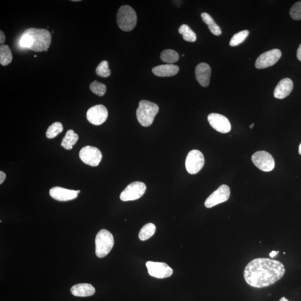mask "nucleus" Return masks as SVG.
I'll return each instance as SVG.
<instances>
[{
  "mask_svg": "<svg viewBox=\"0 0 301 301\" xmlns=\"http://www.w3.org/2000/svg\"><path fill=\"white\" fill-rule=\"evenodd\" d=\"M285 272L281 261L259 258L250 261L245 267L244 278L249 286L261 288L277 282L282 278Z\"/></svg>",
  "mask_w": 301,
  "mask_h": 301,
  "instance_id": "nucleus-1",
  "label": "nucleus"
},
{
  "mask_svg": "<svg viewBox=\"0 0 301 301\" xmlns=\"http://www.w3.org/2000/svg\"><path fill=\"white\" fill-rule=\"evenodd\" d=\"M52 42V35L45 29L29 28L22 33L20 45L37 52H47Z\"/></svg>",
  "mask_w": 301,
  "mask_h": 301,
  "instance_id": "nucleus-2",
  "label": "nucleus"
},
{
  "mask_svg": "<svg viewBox=\"0 0 301 301\" xmlns=\"http://www.w3.org/2000/svg\"><path fill=\"white\" fill-rule=\"evenodd\" d=\"M159 111L157 104L151 101L142 100L140 101L137 109L136 117L140 125L148 127L153 123L155 117Z\"/></svg>",
  "mask_w": 301,
  "mask_h": 301,
  "instance_id": "nucleus-3",
  "label": "nucleus"
},
{
  "mask_svg": "<svg viewBox=\"0 0 301 301\" xmlns=\"http://www.w3.org/2000/svg\"><path fill=\"white\" fill-rule=\"evenodd\" d=\"M138 21L135 11L128 5L121 6L117 14V22L120 28L124 31L134 29Z\"/></svg>",
  "mask_w": 301,
  "mask_h": 301,
  "instance_id": "nucleus-4",
  "label": "nucleus"
},
{
  "mask_svg": "<svg viewBox=\"0 0 301 301\" xmlns=\"http://www.w3.org/2000/svg\"><path fill=\"white\" fill-rule=\"evenodd\" d=\"M95 242L96 256L100 259L108 255L115 244L112 233L105 229H101L98 233Z\"/></svg>",
  "mask_w": 301,
  "mask_h": 301,
  "instance_id": "nucleus-5",
  "label": "nucleus"
},
{
  "mask_svg": "<svg viewBox=\"0 0 301 301\" xmlns=\"http://www.w3.org/2000/svg\"><path fill=\"white\" fill-rule=\"evenodd\" d=\"M146 188V186L143 182L140 181L132 182L120 194V200L123 201L138 200L145 193Z\"/></svg>",
  "mask_w": 301,
  "mask_h": 301,
  "instance_id": "nucleus-6",
  "label": "nucleus"
},
{
  "mask_svg": "<svg viewBox=\"0 0 301 301\" xmlns=\"http://www.w3.org/2000/svg\"><path fill=\"white\" fill-rule=\"evenodd\" d=\"M205 163V159L202 152L197 150H191L187 155L185 166L190 174H197L200 171Z\"/></svg>",
  "mask_w": 301,
  "mask_h": 301,
  "instance_id": "nucleus-7",
  "label": "nucleus"
},
{
  "mask_svg": "<svg viewBox=\"0 0 301 301\" xmlns=\"http://www.w3.org/2000/svg\"><path fill=\"white\" fill-rule=\"evenodd\" d=\"M252 162L261 171L269 172L274 169L275 161L273 156L264 151L256 152L252 156Z\"/></svg>",
  "mask_w": 301,
  "mask_h": 301,
  "instance_id": "nucleus-8",
  "label": "nucleus"
},
{
  "mask_svg": "<svg viewBox=\"0 0 301 301\" xmlns=\"http://www.w3.org/2000/svg\"><path fill=\"white\" fill-rule=\"evenodd\" d=\"M80 158L82 161L87 165L96 167L99 165L102 155L100 151L95 147L85 146L80 152Z\"/></svg>",
  "mask_w": 301,
  "mask_h": 301,
  "instance_id": "nucleus-9",
  "label": "nucleus"
},
{
  "mask_svg": "<svg viewBox=\"0 0 301 301\" xmlns=\"http://www.w3.org/2000/svg\"><path fill=\"white\" fill-rule=\"evenodd\" d=\"M148 274L156 279L168 278L173 274V270L167 264L148 261L146 263Z\"/></svg>",
  "mask_w": 301,
  "mask_h": 301,
  "instance_id": "nucleus-10",
  "label": "nucleus"
},
{
  "mask_svg": "<svg viewBox=\"0 0 301 301\" xmlns=\"http://www.w3.org/2000/svg\"><path fill=\"white\" fill-rule=\"evenodd\" d=\"M282 56L281 50L277 49L267 51L257 58L255 66L256 68L265 69L275 65Z\"/></svg>",
  "mask_w": 301,
  "mask_h": 301,
  "instance_id": "nucleus-11",
  "label": "nucleus"
},
{
  "mask_svg": "<svg viewBox=\"0 0 301 301\" xmlns=\"http://www.w3.org/2000/svg\"><path fill=\"white\" fill-rule=\"evenodd\" d=\"M230 190L228 186L222 185L207 198L205 206L207 208H213L227 201L230 197Z\"/></svg>",
  "mask_w": 301,
  "mask_h": 301,
  "instance_id": "nucleus-12",
  "label": "nucleus"
},
{
  "mask_svg": "<svg viewBox=\"0 0 301 301\" xmlns=\"http://www.w3.org/2000/svg\"><path fill=\"white\" fill-rule=\"evenodd\" d=\"M108 112L103 105H95L89 108L87 112V119L89 122L96 126H99L106 121Z\"/></svg>",
  "mask_w": 301,
  "mask_h": 301,
  "instance_id": "nucleus-13",
  "label": "nucleus"
},
{
  "mask_svg": "<svg viewBox=\"0 0 301 301\" xmlns=\"http://www.w3.org/2000/svg\"><path fill=\"white\" fill-rule=\"evenodd\" d=\"M208 120L210 126L219 132L226 134L231 130V124L223 115L218 113H210L208 117Z\"/></svg>",
  "mask_w": 301,
  "mask_h": 301,
  "instance_id": "nucleus-14",
  "label": "nucleus"
},
{
  "mask_svg": "<svg viewBox=\"0 0 301 301\" xmlns=\"http://www.w3.org/2000/svg\"><path fill=\"white\" fill-rule=\"evenodd\" d=\"M50 197L60 201L74 200L78 197L77 190H69L61 187H54L49 191Z\"/></svg>",
  "mask_w": 301,
  "mask_h": 301,
  "instance_id": "nucleus-15",
  "label": "nucleus"
},
{
  "mask_svg": "<svg viewBox=\"0 0 301 301\" xmlns=\"http://www.w3.org/2000/svg\"><path fill=\"white\" fill-rule=\"evenodd\" d=\"M294 88V83L290 78H284L276 86L274 97L277 99H284L290 95Z\"/></svg>",
  "mask_w": 301,
  "mask_h": 301,
  "instance_id": "nucleus-16",
  "label": "nucleus"
},
{
  "mask_svg": "<svg viewBox=\"0 0 301 301\" xmlns=\"http://www.w3.org/2000/svg\"><path fill=\"white\" fill-rule=\"evenodd\" d=\"M211 76V68L209 65L201 62L195 68V76L202 87H206L209 85Z\"/></svg>",
  "mask_w": 301,
  "mask_h": 301,
  "instance_id": "nucleus-17",
  "label": "nucleus"
},
{
  "mask_svg": "<svg viewBox=\"0 0 301 301\" xmlns=\"http://www.w3.org/2000/svg\"><path fill=\"white\" fill-rule=\"evenodd\" d=\"M179 67L174 64L160 65L152 69L155 76L160 77H173L178 73Z\"/></svg>",
  "mask_w": 301,
  "mask_h": 301,
  "instance_id": "nucleus-18",
  "label": "nucleus"
},
{
  "mask_svg": "<svg viewBox=\"0 0 301 301\" xmlns=\"http://www.w3.org/2000/svg\"><path fill=\"white\" fill-rule=\"evenodd\" d=\"M70 292L73 296L77 297H88L95 294L96 289L92 284L88 283H80L74 285Z\"/></svg>",
  "mask_w": 301,
  "mask_h": 301,
  "instance_id": "nucleus-19",
  "label": "nucleus"
},
{
  "mask_svg": "<svg viewBox=\"0 0 301 301\" xmlns=\"http://www.w3.org/2000/svg\"><path fill=\"white\" fill-rule=\"evenodd\" d=\"M79 140V136L72 130L66 132L64 138L62 140L61 146L67 150H72Z\"/></svg>",
  "mask_w": 301,
  "mask_h": 301,
  "instance_id": "nucleus-20",
  "label": "nucleus"
},
{
  "mask_svg": "<svg viewBox=\"0 0 301 301\" xmlns=\"http://www.w3.org/2000/svg\"><path fill=\"white\" fill-rule=\"evenodd\" d=\"M203 21L209 27L211 33L217 36H220L221 34V30L211 16L208 13H203L201 15Z\"/></svg>",
  "mask_w": 301,
  "mask_h": 301,
  "instance_id": "nucleus-21",
  "label": "nucleus"
},
{
  "mask_svg": "<svg viewBox=\"0 0 301 301\" xmlns=\"http://www.w3.org/2000/svg\"><path fill=\"white\" fill-rule=\"evenodd\" d=\"M13 60V54L9 46L2 45L0 46V63L2 66H7Z\"/></svg>",
  "mask_w": 301,
  "mask_h": 301,
  "instance_id": "nucleus-22",
  "label": "nucleus"
},
{
  "mask_svg": "<svg viewBox=\"0 0 301 301\" xmlns=\"http://www.w3.org/2000/svg\"><path fill=\"white\" fill-rule=\"evenodd\" d=\"M160 58L163 61L173 64L179 60V55L174 50L167 49L163 51Z\"/></svg>",
  "mask_w": 301,
  "mask_h": 301,
  "instance_id": "nucleus-23",
  "label": "nucleus"
},
{
  "mask_svg": "<svg viewBox=\"0 0 301 301\" xmlns=\"http://www.w3.org/2000/svg\"><path fill=\"white\" fill-rule=\"evenodd\" d=\"M156 232V226L154 224L148 223L143 226L139 233V238L140 241H146L153 236Z\"/></svg>",
  "mask_w": 301,
  "mask_h": 301,
  "instance_id": "nucleus-24",
  "label": "nucleus"
},
{
  "mask_svg": "<svg viewBox=\"0 0 301 301\" xmlns=\"http://www.w3.org/2000/svg\"><path fill=\"white\" fill-rule=\"evenodd\" d=\"M179 33L182 35L183 38L186 41L193 42L197 40V35L190 27L183 24L179 27Z\"/></svg>",
  "mask_w": 301,
  "mask_h": 301,
  "instance_id": "nucleus-25",
  "label": "nucleus"
},
{
  "mask_svg": "<svg viewBox=\"0 0 301 301\" xmlns=\"http://www.w3.org/2000/svg\"><path fill=\"white\" fill-rule=\"evenodd\" d=\"M63 130V126L60 122H55L49 127L46 132L47 138L53 139L60 134Z\"/></svg>",
  "mask_w": 301,
  "mask_h": 301,
  "instance_id": "nucleus-26",
  "label": "nucleus"
},
{
  "mask_svg": "<svg viewBox=\"0 0 301 301\" xmlns=\"http://www.w3.org/2000/svg\"><path fill=\"white\" fill-rule=\"evenodd\" d=\"M249 34V31L245 30L234 34L229 42L230 45L231 46H236L241 44L245 40L246 38L248 37Z\"/></svg>",
  "mask_w": 301,
  "mask_h": 301,
  "instance_id": "nucleus-27",
  "label": "nucleus"
},
{
  "mask_svg": "<svg viewBox=\"0 0 301 301\" xmlns=\"http://www.w3.org/2000/svg\"><path fill=\"white\" fill-rule=\"evenodd\" d=\"M89 88L93 93L100 97L103 96L107 91L106 86L97 80L93 81L90 84Z\"/></svg>",
  "mask_w": 301,
  "mask_h": 301,
  "instance_id": "nucleus-28",
  "label": "nucleus"
},
{
  "mask_svg": "<svg viewBox=\"0 0 301 301\" xmlns=\"http://www.w3.org/2000/svg\"><path fill=\"white\" fill-rule=\"evenodd\" d=\"M96 71L98 76L103 78L108 77L111 74V70L109 68L108 62L106 60L101 61L98 65Z\"/></svg>",
  "mask_w": 301,
  "mask_h": 301,
  "instance_id": "nucleus-29",
  "label": "nucleus"
},
{
  "mask_svg": "<svg viewBox=\"0 0 301 301\" xmlns=\"http://www.w3.org/2000/svg\"><path fill=\"white\" fill-rule=\"evenodd\" d=\"M290 14L295 20H301V1L296 2L291 8Z\"/></svg>",
  "mask_w": 301,
  "mask_h": 301,
  "instance_id": "nucleus-30",
  "label": "nucleus"
},
{
  "mask_svg": "<svg viewBox=\"0 0 301 301\" xmlns=\"http://www.w3.org/2000/svg\"><path fill=\"white\" fill-rule=\"evenodd\" d=\"M6 40V37L5 34L2 30L0 31V44L2 45L5 43Z\"/></svg>",
  "mask_w": 301,
  "mask_h": 301,
  "instance_id": "nucleus-31",
  "label": "nucleus"
},
{
  "mask_svg": "<svg viewBox=\"0 0 301 301\" xmlns=\"http://www.w3.org/2000/svg\"><path fill=\"white\" fill-rule=\"evenodd\" d=\"M6 178V175L5 173L2 171H0V184H2V183L5 181Z\"/></svg>",
  "mask_w": 301,
  "mask_h": 301,
  "instance_id": "nucleus-32",
  "label": "nucleus"
},
{
  "mask_svg": "<svg viewBox=\"0 0 301 301\" xmlns=\"http://www.w3.org/2000/svg\"><path fill=\"white\" fill-rule=\"evenodd\" d=\"M297 57H298L299 60L301 61V44L298 50V52H297Z\"/></svg>",
  "mask_w": 301,
  "mask_h": 301,
  "instance_id": "nucleus-33",
  "label": "nucleus"
},
{
  "mask_svg": "<svg viewBox=\"0 0 301 301\" xmlns=\"http://www.w3.org/2000/svg\"><path fill=\"white\" fill-rule=\"evenodd\" d=\"M277 254H278L277 252L273 251L270 254H269V256H270L271 258H274L277 255Z\"/></svg>",
  "mask_w": 301,
  "mask_h": 301,
  "instance_id": "nucleus-34",
  "label": "nucleus"
},
{
  "mask_svg": "<svg viewBox=\"0 0 301 301\" xmlns=\"http://www.w3.org/2000/svg\"><path fill=\"white\" fill-rule=\"evenodd\" d=\"M280 301H289L288 300H287L286 298H284V297H283V298H281L280 300Z\"/></svg>",
  "mask_w": 301,
  "mask_h": 301,
  "instance_id": "nucleus-35",
  "label": "nucleus"
},
{
  "mask_svg": "<svg viewBox=\"0 0 301 301\" xmlns=\"http://www.w3.org/2000/svg\"><path fill=\"white\" fill-rule=\"evenodd\" d=\"M299 152V154L301 155V143L300 144Z\"/></svg>",
  "mask_w": 301,
  "mask_h": 301,
  "instance_id": "nucleus-36",
  "label": "nucleus"
},
{
  "mask_svg": "<svg viewBox=\"0 0 301 301\" xmlns=\"http://www.w3.org/2000/svg\"><path fill=\"white\" fill-rule=\"evenodd\" d=\"M254 126H255V123H252L251 126H250V128H251L252 129V128H253Z\"/></svg>",
  "mask_w": 301,
  "mask_h": 301,
  "instance_id": "nucleus-37",
  "label": "nucleus"
},
{
  "mask_svg": "<svg viewBox=\"0 0 301 301\" xmlns=\"http://www.w3.org/2000/svg\"><path fill=\"white\" fill-rule=\"evenodd\" d=\"M77 192L78 194L80 193V190H77Z\"/></svg>",
  "mask_w": 301,
  "mask_h": 301,
  "instance_id": "nucleus-38",
  "label": "nucleus"
}]
</instances>
